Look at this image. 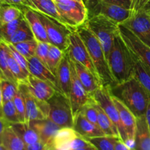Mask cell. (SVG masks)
Segmentation results:
<instances>
[{"instance_id":"obj_39","label":"cell","mask_w":150,"mask_h":150,"mask_svg":"<svg viewBox=\"0 0 150 150\" xmlns=\"http://www.w3.org/2000/svg\"><path fill=\"white\" fill-rule=\"evenodd\" d=\"M23 20V14H22L21 16L18 18L16 20L0 26V40H5L10 35H13V32H16V29L20 26Z\"/></svg>"},{"instance_id":"obj_32","label":"cell","mask_w":150,"mask_h":150,"mask_svg":"<svg viewBox=\"0 0 150 150\" xmlns=\"http://www.w3.org/2000/svg\"><path fill=\"white\" fill-rule=\"evenodd\" d=\"M22 16V11L17 6L5 4L0 0V26L16 20Z\"/></svg>"},{"instance_id":"obj_34","label":"cell","mask_w":150,"mask_h":150,"mask_svg":"<svg viewBox=\"0 0 150 150\" xmlns=\"http://www.w3.org/2000/svg\"><path fill=\"white\" fill-rule=\"evenodd\" d=\"M118 138L120 137L104 135L97 137L87 138L86 139L96 148L97 150H114V144Z\"/></svg>"},{"instance_id":"obj_33","label":"cell","mask_w":150,"mask_h":150,"mask_svg":"<svg viewBox=\"0 0 150 150\" xmlns=\"http://www.w3.org/2000/svg\"><path fill=\"white\" fill-rule=\"evenodd\" d=\"M65 52L60 49L56 45L50 44L49 51H48V57H47V66L51 73L56 76L58 69L59 64L62 59Z\"/></svg>"},{"instance_id":"obj_15","label":"cell","mask_w":150,"mask_h":150,"mask_svg":"<svg viewBox=\"0 0 150 150\" xmlns=\"http://www.w3.org/2000/svg\"><path fill=\"white\" fill-rule=\"evenodd\" d=\"M28 123L38 133L40 140L45 144L47 150H53L54 138L61 127L48 118L33 120Z\"/></svg>"},{"instance_id":"obj_49","label":"cell","mask_w":150,"mask_h":150,"mask_svg":"<svg viewBox=\"0 0 150 150\" xmlns=\"http://www.w3.org/2000/svg\"><path fill=\"white\" fill-rule=\"evenodd\" d=\"M9 125H10L7 122H6L2 117L0 116V135L3 133V131L4 130V129L7 127H8Z\"/></svg>"},{"instance_id":"obj_44","label":"cell","mask_w":150,"mask_h":150,"mask_svg":"<svg viewBox=\"0 0 150 150\" xmlns=\"http://www.w3.org/2000/svg\"><path fill=\"white\" fill-rule=\"evenodd\" d=\"M50 44H51L50 42H38L36 52H35V56L45 66H47V57L49 51Z\"/></svg>"},{"instance_id":"obj_30","label":"cell","mask_w":150,"mask_h":150,"mask_svg":"<svg viewBox=\"0 0 150 150\" xmlns=\"http://www.w3.org/2000/svg\"><path fill=\"white\" fill-rule=\"evenodd\" d=\"M95 107L98 111V127L107 136H115L120 137L118 130L110 120L108 116L105 114L103 108L95 102Z\"/></svg>"},{"instance_id":"obj_9","label":"cell","mask_w":150,"mask_h":150,"mask_svg":"<svg viewBox=\"0 0 150 150\" xmlns=\"http://www.w3.org/2000/svg\"><path fill=\"white\" fill-rule=\"evenodd\" d=\"M55 2L62 16L73 29H76L87 21V8L82 0H63Z\"/></svg>"},{"instance_id":"obj_48","label":"cell","mask_w":150,"mask_h":150,"mask_svg":"<svg viewBox=\"0 0 150 150\" xmlns=\"http://www.w3.org/2000/svg\"><path fill=\"white\" fill-rule=\"evenodd\" d=\"M114 150H130V148L125 142H123L120 138H118L114 144Z\"/></svg>"},{"instance_id":"obj_20","label":"cell","mask_w":150,"mask_h":150,"mask_svg":"<svg viewBox=\"0 0 150 150\" xmlns=\"http://www.w3.org/2000/svg\"><path fill=\"white\" fill-rule=\"evenodd\" d=\"M27 62L28 69L31 75L51 83L54 87L57 89V91H59L58 87H57V77L51 73L47 66H45L43 63L40 61L39 59L36 56L27 59Z\"/></svg>"},{"instance_id":"obj_4","label":"cell","mask_w":150,"mask_h":150,"mask_svg":"<svg viewBox=\"0 0 150 150\" xmlns=\"http://www.w3.org/2000/svg\"><path fill=\"white\" fill-rule=\"evenodd\" d=\"M86 24L100 41L108 60L114 37L119 32L120 23L109 18L98 15L88 18Z\"/></svg>"},{"instance_id":"obj_40","label":"cell","mask_w":150,"mask_h":150,"mask_svg":"<svg viewBox=\"0 0 150 150\" xmlns=\"http://www.w3.org/2000/svg\"><path fill=\"white\" fill-rule=\"evenodd\" d=\"M83 114V117H86L89 121L92 122L93 124L98 125V111L95 107V101L92 99L88 103H86L81 108V111H79Z\"/></svg>"},{"instance_id":"obj_57","label":"cell","mask_w":150,"mask_h":150,"mask_svg":"<svg viewBox=\"0 0 150 150\" xmlns=\"http://www.w3.org/2000/svg\"><path fill=\"white\" fill-rule=\"evenodd\" d=\"M54 1H63V0H54ZM83 1V0H82Z\"/></svg>"},{"instance_id":"obj_31","label":"cell","mask_w":150,"mask_h":150,"mask_svg":"<svg viewBox=\"0 0 150 150\" xmlns=\"http://www.w3.org/2000/svg\"><path fill=\"white\" fill-rule=\"evenodd\" d=\"M34 39H35V37H34L33 33H32L29 24L23 17V20L21 23L20 26L16 29V32H13V35H10L4 41H7V42H10L12 44H15L23 42V41L30 40Z\"/></svg>"},{"instance_id":"obj_6","label":"cell","mask_w":150,"mask_h":150,"mask_svg":"<svg viewBox=\"0 0 150 150\" xmlns=\"http://www.w3.org/2000/svg\"><path fill=\"white\" fill-rule=\"evenodd\" d=\"M36 12L45 27L50 43L56 45L66 52L69 47V38L70 33L76 29L68 27L50 16L38 11Z\"/></svg>"},{"instance_id":"obj_53","label":"cell","mask_w":150,"mask_h":150,"mask_svg":"<svg viewBox=\"0 0 150 150\" xmlns=\"http://www.w3.org/2000/svg\"><path fill=\"white\" fill-rule=\"evenodd\" d=\"M143 9H144V10H146L148 13H150V0L149 1V2L147 3V4H146V5L145 6Z\"/></svg>"},{"instance_id":"obj_19","label":"cell","mask_w":150,"mask_h":150,"mask_svg":"<svg viewBox=\"0 0 150 150\" xmlns=\"http://www.w3.org/2000/svg\"><path fill=\"white\" fill-rule=\"evenodd\" d=\"M56 77L59 91L69 98L71 84V67L70 59L67 51L59 64Z\"/></svg>"},{"instance_id":"obj_8","label":"cell","mask_w":150,"mask_h":150,"mask_svg":"<svg viewBox=\"0 0 150 150\" xmlns=\"http://www.w3.org/2000/svg\"><path fill=\"white\" fill-rule=\"evenodd\" d=\"M85 4L87 8L88 18L100 15L109 18L120 24L130 18L133 13V10L130 9H126L104 0H88Z\"/></svg>"},{"instance_id":"obj_55","label":"cell","mask_w":150,"mask_h":150,"mask_svg":"<svg viewBox=\"0 0 150 150\" xmlns=\"http://www.w3.org/2000/svg\"><path fill=\"white\" fill-rule=\"evenodd\" d=\"M0 150H6L5 148H4V146H3L2 144V142H1V137H0Z\"/></svg>"},{"instance_id":"obj_51","label":"cell","mask_w":150,"mask_h":150,"mask_svg":"<svg viewBox=\"0 0 150 150\" xmlns=\"http://www.w3.org/2000/svg\"><path fill=\"white\" fill-rule=\"evenodd\" d=\"M149 0H139V5H138V10L139 9H143L145 6L147 4Z\"/></svg>"},{"instance_id":"obj_16","label":"cell","mask_w":150,"mask_h":150,"mask_svg":"<svg viewBox=\"0 0 150 150\" xmlns=\"http://www.w3.org/2000/svg\"><path fill=\"white\" fill-rule=\"evenodd\" d=\"M113 100L118 109L120 120L125 129L127 138V146L130 149H135V134L136 128V117L122 101L112 95Z\"/></svg>"},{"instance_id":"obj_38","label":"cell","mask_w":150,"mask_h":150,"mask_svg":"<svg viewBox=\"0 0 150 150\" xmlns=\"http://www.w3.org/2000/svg\"><path fill=\"white\" fill-rule=\"evenodd\" d=\"M19 53L22 54L26 59H29L35 56L38 41L35 39L30 40L23 41V42H18L13 44Z\"/></svg>"},{"instance_id":"obj_24","label":"cell","mask_w":150,"mask_h":150,"mask_svg":"<svg viewBox=\"0 0 150 150\" xmlns=\"http://www.w3.org/2000/svg\"><path fill=\"white\" fill-rule=\"evenodd\" d=\"M31 1L33 4L34 10L50 16L62 24L71 28L64 20V18L62 16L54 0H31Z\"/></svg>"},{"instance_id":"obj_58","label":"cell","mask_w":150,"mask_h":150,"mask_svg":"<svg viewBox=\"0 0 150 150\" xmlns=\"http://www.w3.org/2000/svg\"><path fill=\"white\" fill-rule=\"evenodd\" d=\"M149 16H150V13H149Z\"/></svg>"},{"instance_id":"obj_50","label":"cell","mask_w":150,"mask_h":150,"mask_svg":"<svg viewBox=\"0 0 150 150\" xmlns=\"http://www.w3.org/2000/svg\"><path fill=\"white\" fill-rule=\"evenodd\" d=\"M145 117H146V122H147L148 126H149V128L150 130V102L148 105L147 109H146V114H145Z\"/></svg>"},{"instance_id":"obj_2","label":"cell","mask_w":150,"mask_h":150,"mask_svg":"<svg viewBox=\"0 0 150 150\" xmlns=\"http://www.w3.org/2000/svg\"><path fill=\"white\" fill-rule=\"evenodd\" d=\"M76 30L86 45L102 86L111 87L117 84L111 74L103 48L96 36L86 23L76 28Z\"/></svg>"},{"instance_id":"obj_7","label":"cell","mask_w":150,"mask_h":150,"mask_svg":"<svg viewBox=\"0 0 150 150\" xmlns=\"http://www.w3.org/2000/svg\"><path fill=\"white\" fill-rule=\"evenodd\" d=\"M92 98L108 116L116 128L118 130L120 139L127 145L129 142L128 138L122 124L118 109L113 100L109 87L104 86H100L93 94Z\"/></svg>"},{"instance_id":"obj_37","label":"cell","mask_w":150,"mask_h":150,"mask_svg":"<svg viewBox=\"0 0 150 150\" xmlns=\"http://www.w3.org/2000/svg\"><path fill=\"white\" fill-rule=\"evenodd\" d=\"M0 79H7L18 85L9 68L5 50L1 41H0Z\"/></svg>"},{"instance_id":"obj_41","label":"cell","mask_w":150,"mask_h":150,"mask_svg":"<svg viewBox=\"0 0 150 150\" xmlns=\"http://www.w3.org/2000/svg\"><path fill=\"white\" fill-rule=\"evenodd\" d=\"M15 106H16V111H17L18 116L21 122H26V106H25V100L23 98V95L20 89H18L17 93L15 95L13 98Z\"/></svg>"},{"instance_id":"obj_17","label":"cell","mask_w":150,"mask_h":150,"mask_svg":"<svg viewBox=\"0 0 150 150\" xmlns=\"http://www.w3.org/2000/svg\"><path fill=\"white\" fill-rule=\"evenodd\" d=\"M26 85L32 95L40 101L47 102L54 94L59 91L51 83L29 75Z\"/></svg>"},{"instance_id":"obj_13","label":"cell","mask_w":150,"mask_h":150,"mask_svg":"<svg viewBox=\"0 0 150 150\" xmlns=\"http://www.w3.org/2000/svg\"><path fill=\"white\" fill-rule=\"evenodd\" d=\"M70 67H71V84L70 88L69 99L71 104L73 116L75 117V116L79 113L82 107L92 99V97L86 92L81 82L79 80L73 62L71 59H70Z\"/></svg>"},{"instance_id":"obj_54","label":"cell","mask_w":150,"mask_h":150,"mask_svg":"<svg viewBox=\"0 0 150 150\" xmlns=\"http://www.w3.org/2000/svg\"><path fill=\"white\" fill-rule=\"evenodd\" d=\"M1 105H2V97H1V87H0V112H1Z\"/></svg>"},{"instance_id":"obj_22","label":"cell","mask_w":150,"mask_h":150,"mask_svg":"<svg viewBox=\"0 0 150 150\" xmlns=\"http://www.w3.org/2000/svg\"><path fill=\"white\" fill-rule=\"evenodd\" d=\"M135 149L150 150V130L145 115L136 117Z\"/></svg>"},{"instance_id":"obj_36","label":"cell","mask_w":150,"mask_h":150,"mask_svg":"<svg viewBox=\"0 0 150 150\" xmlns=\"http://www.w3.org/2000/svg\"><path fill=\"white\" fill-rule=\"evenodd\" d=\"M0 87L1 91L2 103L13 100L18 90V85L7 79H0Z\"/></svg>"},{"instance_id":"obj_12","label":"cell","mask_w":150,"mask_h":150,"mask_svg":"<svg viewBox=\"0 0 150 150\" xmlns=\"http://www.w3.org/2000/svg\"><path fill=\"white\" fill-rule=\"evenodd\" d=\"M18 89L21 92L25 100L26 122L48 118L49 110L48 101H40L35 98L28 89L26 83L18 84Z\"/></svg>"},{"instance_id":"obj_26","label":"cell","mask_w":150,"mask_h":150,"mask_svg":"<svg viewBox=\"0 0 150 150\" xmlns=\"http://www.w3.org/2000/svg\"><path fill=\"white\" fill-rule=\"evenodd\" d=\"M0 137L6 150H26V144L11 125L4 129Z\"/></svg>"},{"instance_id":"obj_5","label":"cell","mask_w":150,"mask_h":150,"mask_svg":"<svg viewBox=\"0 0 150 150\" xmlns=\"http://www.w3.org/2000/svg\"><path fill=\"white\" fill-rule=\"evenodd\" d=\"M49 110L48 118L60 127L74 126V116L68 97L60 92H57L48 100Z\"/></svg>"},{"instance_id":"obj_56","label":"cell","mask_w":150,"mask_h":150,"mask_svg":"<svg viewBox=\"0 0 150 150\" xmlns=\"http://www.w3.org/2000/svg\"><path fill=\"white\" fill-rule=\"evenodd\" d=\"M87 1H88V0H83V2H84V3H86Z\"/></svg>"},{"instance_id":"obj_35","label":"cell","mask_w":150,"mask_h":150,"mask_svg":"<svg viewBox=\"0 0 150 150\" xmlns=\"http://www.w3.org/2000/svg\"><path fill=\"white\" fill-rule=\"evenodd\" d=\"M0 116L10 125L21 122L13 100L2 103Z\"/></svg>"},{"instance_id":"obj_46","label":"cell","mask_w":150,"mask_h":150,"mask_svg":"<svg viewBox=\"0 0 150 150\" xmlns=\"http://www.w3.org/2000/svg\"><path fill=\"white\" fill-rule=\"evenodd\" d=\"M104 1L121 6V7H125L126 9L131 10V1H130V0H104Z\"/></svg>"},{"instance_id":"obj_25","label":"cell","mask_w":150,"mask_h":150,"mask_svg":"<svg viewBox=\"0 0 150 150\" xmlns=\"http://www.w3.org/2000/svg\"><path fill=\"white\" fill-rule=\"evenodd\" d=\"M79 133L72 127H61L56 134L53 150H70L72 143Z\"/></svg>"},{"instance_id":"obj_47","label":"cell","mask_w":150,"mask_h":150,"mask_svg":"<svg viewBox=\"0 0 150 150\" xmlns=\"http://www.w3.org/2000/svg\"><path fill=\"white\" fill-rule=\"evenodd\" d=\"M26 150H47L46 146L45 144L40 142H36V143L32 144L26 145Z\"/></svg>"},{"instance_id":"obj_18","label":"cell","mask_w":150,"mask_h":150,"mask_svg":"<svg viewBox=\"0 0 150 150\" xmlns=\"http://www.w3.org/2000/svg\"><path fill=\"white\" fill-rule=\"evenodd\" d=\"M20 8L22 11L23 16L33 33L35 39L38 42H49L46 31L38 16V13L29 7H21Z\"/></svg>"},{"instance_id":"obj_10","label":"cell","mask_w":150,"mask_h":150,"mask_svg":"<svg viewBox=\"0 0 150 150\" xmlns=\"http://www.w3.org/2000/svg\"><path fill=\"white\" fill-rule=\"evenodd\" d=\"M69 39L70 42L67 52L70 59L86 67L100 81L89 51L76 29L72 31Z\"/></svg>"},{"instance_id":"obj_27","label":"cell","mask_w":150,"mask_h":150,"mask_svg":"<svg viewBox=\"0 0 150 150\" xmlns=\"http://www.w3.org/2000/svg\"><path fill=\"white\" fill-rule=\"evenodd\" d=\"M132 52V51H131ZM133 64H134V76L147 90L150 95V68L143 62L139 59L133 52Z\"/></svg>"},{"instance_id":"obj_21","label":"cell","mask_w":150,"mask_h":150,"mask_svg":"<svg viewBox=\"0 0 150 150\" xmlns=\"http://www.w3.org/2000/svg\"><path fill=\"white\" fill-rule=\"evenodd\" d=\"M73 128L79 134L86 139L105 135L98 125L89 121L80 112L75 116Z\"/></svg>"},{"instance_id":"obj_52","label":"cell","mask_w":150,"mask_h":150,"mask_svg":"<svg viewBox=\"0 0 150 150\" xmlns=\"http://www.w3.org/2000/svg\"><path fill=\"white\" fill-rule=\"evenodd\" d=\"M131 1V10L133 11H136L138 10L139 0H130Z\"/></svg>"},{"instance_id":"obj_42","label":"cell","mask_w":150,"mask_h":150,"mask_svg":"<svg viewBox=\"0 0 150 150\" xmlns=\"http://www.w3.org/2000/svg\"><path fill=\"white\" fill-rule=\"evenodd\" d=\"M2 41L5 43L7 49H8V51H10V53L11 54V55L13 56V58H14L17 61V62L20 64V66L22 67V69L24 70L25 73H26L28 76H29L30 73H29V69H28L27 59L25 58V57L21 54V53H19L18 51L16 50V48H15L14 45H13V44L10 43V42H7V41H4V40H2Z\"/></svg>"},{"instance_id":"obj_11","label":"cell","mask_w":150,"mask_h":150,"mask_svg":"<svg viewBox=\"0 0 150 150\" xmlns=\"http://www.w3.org/2000/svg\"><path fill=\"white\" fill-rule=\"evenodd\" d=\"M122 24L150 48V16L144 9L133 11L130 18Z\"/></svg>"},{"instance_id":"obj_3","label":"cell","mask_w":150,"mask_h":150,"mask_svg":"<svg viewBox=\"0 0 150 150\" xmlns=\"http://www.w3.org/2000/svg\"><path fill=\"white\" fill-rule=\"evenodd\" d=\"M108 62L111 74L117 83H122L134 76L133 54L123 40L120 31L114 37Z\"/></svg>"},{"instance_id":"obj_29","label":"cell","mask_w":150,"mask_h":150,"mask_svg":"<svg viewBox=\"0 0 150 150\" xmlns=\"http://www.w3.org/2000/svg\"><path fill=\"white\" fill-rule=\"evenodd\" d=\"M0 41L2 42L3 45H4V50H5L6 57H7V64H8L9 68H10V72L12 73L13 76H14L16 81L18 82V84H20V83H27L29 76L25 73V71L22 69V67H21L20 64H19L17 62V61L13 58V57L11 55L10 51L7 49L5 43H4L2 40Z\"/></svg>"},{"instance_id":"obj_1","label":"cell","mask_w":150,"mask_h":150,"mask_svg":"<svg viewBox=\"0 0 150 150\" xmlns=\"http://www.w3.org/2000/svg\"><path fill=\"white\" fill-rule=\"evenodd\" d=\"M111 94L123 103L136 117L144 116L150 95L135 76L109 87Z\"/></svg>"},{"instance_id":"obj_45","label":"cell","mask_w":150,"mask_h":150,"mask_svg":"<svg viewBox=\"0 0 150 150\" xmlns=\"http://www.w3.org/2000/svg\"><path fill=\"white\" fill-rule=\"evenodd\" d=\"M2 2L10 5L17 6V7H29L33 10V4L31 0H1Z\"/></svg>"},{"instance_id":"obj_23","label":"cell","mask_w":150,"mask_h":150,"mask_svg":"<svg viewBox=\"0 0 150 150\" xmlns=\"http://www.w3.org/2000/svg\"><path fill=\"white\" fill-rule=\"evenodd\" d=\"M76 73L79 80L81 82L85 90L90 96L92 97L95 91L102 86L100 81L83 65L79 62H73Z\"/></svg>"},{"instance_id":"obj_28","label":"cell","mask_w":150,"mask_h":150,"mask_svg":"<svg viewBox=\"0 0 150 150\" xmlns=\"http://www.w3.org/2000/svg\"><path fill=\"white\" fill-rule=\"evenodd\" d=\"M10 125L20 136L26 146L40 141L38 133L29 126L28 122H17L11 124Z\"/></svg>"},{"instance_id":"obj_43","label":"cell","mask_w":150,"mask_h":150,"mask_svg":"<svg viewBox=\"0 0 150 150\" xmlns=\"http://www.w3.org/2000/svg\"><path fill=\"white\" fill-rule=\"evenodd\" d=\"M70 150H97L96 148L86 139L78 134L72 143Z\"/></svg>"},{"instance_id":"obj_14","label":"cell","mask_w":150,"mask_h":150,"mask_svg":"<svg viewBox=\"0 0 150 150\" xmlns=\"http://www.w3.org/2000/svg\"><path fill=\"white\" fill-rule=\"evenodd\" d=\"M119 31L130 51L150 68V48L142 42L130 29L120 23Z\"/></svg>"}]
</instances>
